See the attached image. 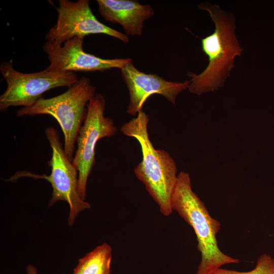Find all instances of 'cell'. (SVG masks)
<instances>
[{
    "mask_svg": "<svg viewBox=\"0 0 274 274\" xmlns=\"http://www.w3.org/2000/svg\"><path fill=\"white\" fill-rule=\"evenodd\" d=\"M199 8L209 12L215 29L201 40L202 50L209 58L206 69L198 75L188 74L191 78L188 88L198 95L222 87L234 67L235 57L243 50L236 37L234 19L231 14L209 3L201 4Z\"/></svg>",
    "mask_w": 274,
    "mask_h": 274,
    "instance_id": "obj_1",
    "label": "cell"
},
{
    "mask_svg": "<svg viewBox=\"0 0 274 274\" xmlns=\"http://www.w3.org/2000/svg\"><path fill=\"white\" fill-rule=\"evenodd\" d=\"M149 121L148 116L141 111L123 124L121 131L139 142L142 159L134 168V174L158 205L162 214L168 216L173 211L171 198L177 180V168L168 153L154 147L148 132Z\"/></svg>",
    "mask_w": 274,
    "mask_h": 274,
    "instance_id": "obj_2",
    "label": "cell"
},
{
    "mask_svg": "<svg viewBox=\"0 0 274 274\" xmlns=\"http://www.w3.org/2000/svg\"><path fill=\"white\" fill-rule=\"evenodd\" d=\"M173 211H176L191 226L196 234L201 261L196 274H209L230 263L239 260L224 254L219 248L216 235L220 222L213 218L203 202L192 191L189 175L181 172L178 175L172 198Z\"/></svg>",
    "mask_w": 274,
    "mask_h": 274,
    "instance_id": "obj_3",
    "label": "cell"
},
{
    "mask_svg": "<svg viewBox=\"0 0 274 274\" xmlns=\"http://www.w3.org/2000/svg\"><path fill=\"white\" fill-rule=\"evenodd\" d=\"M96 87L85 77L69 87L64 93L49 98H42L33 105L22 107L17 116L48 115L54 118L64 136L63 148L69 160L73 161L78 132L86 117L87 105L96 94Z\"/></svg>",
    "mask_w": 274,
    "mask_h": 274,
    "instance_id": "obj_4",
    "label": "cell"
},
{
    "mask_svg": "<svg viewBox=\"0 0 274 274\" xmlns=\"http://www.w3.org/2000/svg\"><path fill=\"white\" fill-rule=\"evenodd\" d=\"M45 133L52 149L51 158L48 161L50 175H40L23 172L16 174L12 179L26 176L48 181L53 189L48 207H52L58 201H66L70 207L67 223L71 226L79 214L90 208V204L82 200L78 193V172L66 155L58 131L55 128L49 127L46 128Z\"/></svg>",
    "mask_w": 274,
    "mask_h": 274,
    "instance_id": "obj_5",
    "label": "cell"
},
{
    "mask_svg": "<svg viewBox=\"0 0 274 274\" xmlns=\"http://www.w3.org/2000/svg\"><path fill=\"white\" fill-rule=\"evenodd\" d=\"M0 72L7 83V88L0 96V110L11 107H28L43 98L53 88L71 86L79 80L75 73H60L45 70L32 73L16 71L12 61H3Z\"/></svg>",
    "mask_w": 274,
    "mask_h": 274,
    "instance_id": "obj_6",
    "label": "cell"
},
{
    "mask_svg": "<svg viewBox=\"0 0 274 274\" xmlns=\"http://www.w3.org/2000/svg\"><path fill=\"white\" fill-rule=\"evenodd\" d=\"M106 100L101 94H96L87 105L85 120L77 138V148L72 161L78 172V191L85 200L88 179L95 163L97 142L101 139L112 137L117 127L110 118L104 115Z\"/></svg>",
    "mask_w": 274,
    "mask_h": 274,
    "instance_id": "obj_7",
    "label": "cell"
},
{
    "mask_svg": "<svg viewBox=\"0 0 274 274\" xmlns=\"http://www.w3.org/2000/svg\"><path fill=\"white\" fill-rule=\"evenodd\" d=\"M56 7V24L46 35L47 41L62 45L75 37L82 39L88 35L105 34L115 38L124 43L129 42L125 33L109 27L97 20L91 11L88 0H59Z\"/></svg>",
    "mask_w": 274,
    "mask_h": 274,
    "instance_id": "obj_8",
    "label": "cell"
},
{
    "mask_svg": "<svg viewBox=\"0 0 274 274\" xmlns=\"http://www.w3.org/2000/svg\"><path fill=\"white\" fill-rule=\"evenodd\" d=\"M83 39L75 37L62 45L47 41L43 46L48 55L50 64L48 70L60 73L89 72L122 69L131 58L105 59L86 53L83 49Z\"/></svg>",
    "mask_w": 274,
    "mask_h": 274,
    "instance_id": "obj_9",
    "label": "cell"
},
{
    "mask_svg": "<svg viewBox=\"0 0 274 274\" xmlns=\"http://www.w3.org/2000/svg\"><path fill=\"white\" fill-rule=\"evenodd\" d=\"M129 92L127 113L135 116L142 110L150 96L158 94L173 104L180 93L188 88L189 80L184 82L168 81L157 75L146 74L138 70L132 61L120 70Z\"/></svg>",
    "mask_w": 274,
    "mask_h": 274,
    "instance_id": "obj_10",
    "label": "cell"
},
{
    "mask_svg": "<svg viewBox=\"0 0 274 274\" xmlns=\"http://www.w3.org/2000/svg\"><path fill=\"white\" fill-rule=\"evenodd\" d=\"M98 11L107 21L120 24L126 35L141 36L145 21L154 14L153 8L138 1L97 0Z\"/></svg>",
    "mask_w": 274,
    "mask_h": 274,
    "instance_id": "obj_11",
    "label": "cell"
},
{
    "mask_svg": "<svg viewBox=\"0 0 274 274\" xmlns=\"http://www.w3.org/2000/svg\"><path fill=\"white\" fill-rule=\"evenodd\" d=\"M112 248L104 243L79 259L72 274H110Z\"/></svg>",
    "mask_w": 274,
    "mask_h": 274,
    "instance_id": "obj_12",
    "label": "cell"
},
{
    "mask_svg": "<svg viewBox=\"0 0 274 274\" xmlns=\"http://www.w3.org/2000/svg\"><path fill=\"white\" fill-rule=\"evenodd\" d=\"M209 274H274V259L264 254L258 258L255 267L250 271L242 272L219 268Z\"/></svg>",
    "mask_w": 274,
    "mask_h": 274,
    "instance_id": "obj_13",
    "label": "cell"
},
{
    "mask_svg": "<svg viewBox=\"0 0 274 274\" xmlns=\"http://www.w3.org/2000/svg\"><path fill=\"white\" fill-rule=\"evenodd\" d=\"M26 271L27 274H38L36 267L31 264L27 265L26 267Z\"/></svg>",
    "mask_w": 274,
    "mask_h": 274,
    "instance_id": "obj_14",
    "label": "cell"
}]
</instances>
